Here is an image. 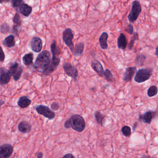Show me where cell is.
Instances as JSON below:
<instances>
[{
	"label": "cell",
	"instance_id": "6da1fadb",
	"mask_svg": "<svg viewBox=\"0 0 158 158\" xmlns=\"http://www.w3.org/2000/svg\"><path fill=\"white\" fill-rule=\"evenodd\" d=\"M50 52L44 50L40 52L37 57L34 63L35 69L40 73L44 74L48 70L51 62Z\"/></svg>",
	"mask_w": 158,
	"mask_h": 158
},
{
	"label": "cell",
	"instance_id": "7a4b0ae2",
	"mask_svg": "<svg viewBox=\"0 0 158 158\" xmlns=\"http://www.w3.org/2000/svg\"><path fill=\"white\" fill-rule=\"evenodd\" d=\"M66 128H72L77 132H83L85 128V122L84 118L79 114L72 115L64 123Z\"/></svg>",
	"mask_w": 158,
	"mask_h": 158
},
{
	"label": "cell",
	"instance_id": "3957f363",
	"mask_svg": "<svg viewBox=\"0 0 158 158\" xmlns=\"http://www.w3.org/2000/svg\"><path fill=\"white\" fill-rule=\"evenodd\" d=\"M152 74L151 68H141L136 72L134 80L138 83H141L149 80Z\"/></svg>",
	"mask_w": 158,
	"mask_h": 158
},
{
	"label": "cell",
	"instance_id": "277c9868",
	"mask_svg": "<svg viewBox=\"0 0 158 158\" xmlns=\"http://www.w3.org/2000/svg\"><path fill=\"white\" fill-rule=\"evenodd\" d=\"M142 10L141 4L138 1H135L132 3L131 10L127 16L130 23H134L137 21Z\"/></svg>",
	"mask_w": 158,
	"mask_h": 158
},
{
	"label": "cell",
	"instance_id": "5b68a950",
	"mask_svg": "<svg viewBox=\"0 0 158 158\" xmlns=\"http://www.w3.org/2000/svg\"><path fill=\"white\" fill-rule=\"evenodd\" d=\"M62 38L65 45L69 47L70 50L72 52H73L74 46L73 40L74 38V35L71 28H66L64 31H63L62 34Z\"/></svg>",
	"mask_w": 158,
	"mask_h": 158
},
{
	"label": "cell",
	"instance_id": "8992f818",
	"mask_svg": "<svg viewBox=\"0 0 158 158\" xmlns=\"http://www.w3.org/2000/svg\"><path fill=\"white\" fill-rule=\"evenodd\" d=\"M36 110L39 114L43 115L49 120H52L55 118V113L45 105H38L36 107Z\"/></svg>",
	"mask_w": 158,
	"mask_h": 158
},
{
	"label": "cell",
	"instance_id": "52a82bcc",
	"mask_svg": "<svg viewBox=\"0 0 158 158\" xmlns=\"http://www.w3.org/2000/svg\"><path fill=\"white\" fill-rule=\"evenodd\" d=\"M9 70L13 77L15 81H18L21 78L23 73V68L18 63L15 62L11 64Z\"/></svg>",
	"mask_w": 158,
	"mask_h": 158
},
{
	"label": "cell",
	"instance_id": "ba28073f",
	"mask_svg": "<svg viewBox=\"0 0 158 158\" xmlns=\"http://www.w3.org/2000/svg\"><path fill=\"white\" fill-rule=\"evenodd\" d=\"M63 68L68 76L73 77L75 80L78 76V72L77 68L70 63H65L63 65Z\"/></svg>",
	"mask_w": 158,
	"mask_h": 158
},
{
	"label": "cell",
	"instance_id": "9c48e42d",
	"mask_svg": "<svg viewBox=\"0 0 158 158\" xmlns=\"http://www.w3.org/2000/svg\"><path fill=\"white\" fill-rule=\"evenodd\" d=\"M13 152V147L10 144H4L0 147V158H10Z\"/></svg>",
	"mask_w": 158,
	"mask_h": 158
},
{
	"label": "cell",
	"instance_id": "30bf717a",
	"mask_svg": "<svg viewBox=\"0 0 158 158\" xmlns=\"http://www.w3.org/2000/svg\"><path fill=\"white\" fill-rule=\"evenodd\" d=\"M157 114V112L155 111L149 110L145 112L144 114H140L139 116V120L144 123L150 124L152 119L155 118Z\"/></svg>",
	"mask_w": 158,
	"mask_h": 158
},
{
	"label": "cell",
	"instance_id": "8fae6325",
	"mask_svg": "<svg viewBox=\"0 0 158 158\" xmlns=\"http://www.w3.org/2000/svg\"><path fill=\"white\" fill-rule=\"evenodd\" d=\"M30 46L34 52H40L43 48L42 40L39 37L33 38L30 40Z\"/></svg>",
	"mask_w": 158,
	"mask_h": 158
},
{
	"label": "cell",
	"instance_id": "7c38bea8",
	"mask_svg": "<svg viewBox=\"0 0 158 158\" xmlns=\"http://www.w3.org/2000/svg\"><path fill=\"white\" fill-rule=\"evenodd\" d=\"M0 83L1 85L8 84L10 81L12 75L9 70L5 69L4 67H1L0 69Z\"/></svg>",
	"mask_w": 158,
	"mask_h": 158
},
{
	"label": "cell",
	"instance_id": "4fadbf2b",
	"mask_svg": "<svg viewBox=\"0 0 158 158\" xmlns=\"http://www.w3.org/2000/svg\"><path fill=\"white\" fill-rule=\"evenodd\" d=\"M60 63V59L59 57L52 56V59L51 60V62L48 68V70L46 73H44V74L46 75H48L56 71Z\"/></svg>",
	"mask_w": 158,
	"mask_h": 158
},
{
	"label": "cell",
	"instance_id": "5bb4252c",
	"mask_svg": "<svg viewBox=\"0 0 158 158\" xmlns=\"http://www.w3.org/2000/svg\"><path fill=\"white\" fill-rule=\"evenodd\" d=\"M136 72L137 68L135 66L127 67L123 76V80L126 82H131Z\"/></svg>",
	"mask_w": 158,
	"mask_h": 158
},
{
	"label": "cell",
	"instance_id": "9a60e30c",
	"mask_svg": "<svg viewBox=\"0 0 158 158\" xmlns=\"http://www.w3.org/2000/svg\"><path fill=\"white\" fill-rule=\"evenodd\" d=\"M17 13L23 15L25 17H28L32 13L33 9L31 6L23 2L17 9Z\"/></svg>",
	"mask_w": 158,
	"mask_h": 158
},
{
	"label": "cell",
	"instance_id": "2e32d148",
	"mask_svg": "<svg viewBox=\"0 0 158 158\" xmlns=\"http://www.w3.org/2000/svg\"><path fill=\"white\" fill-rule=\"evenodd\" d=\"M91 66L93 70L98 74L99 76L102 77L104 76V69L101 63L99 61L96 60L92 61Z\"/></svg>",
	"mask_w": 158,
	"mask_h": 158
},
{
	"label": "cell",
	"instance_id": "e0dca14e",
	"mask_svg": "<svg viewBox=\"0 0 158 158\" xmlns=\"http://www.w3.org/2000/svg\"><path fill=\"white\" fill-rule=\"evenodd\" d=\"M117 47L118 48L124 50L127 45L126 37L123 33H121L117 39Z\"/></svg>",
	"mask_w": 158,
	"mask_h": 158
},
{
	"label": "cell",
	"instance_id": "ac0fdd59",
	"mask_svg": "<svg viewBox=\"0 0 158 158\" xmlns=\"http://www.w3.org/2000/svg\"><path fill=\"white\" fill-rule=\"evenodd\" d=\"M32 101L26 96L20 97L17 101V104L21 109H26L30 106Z\"/></svg>",
	"mask_w": 158,
	"mask_h": 158
},
{
	"label": "cell",
	"instance_id": "d6986e66",
	"mask_svg": "<svg viewBox=\"0 0 158 158\" xmlns=\"http://www.w3.org/2000/svg\"><path fill=\"white\" fill-rule=\"evenodd\" d=\"M18 130L20 132L24 134L28 133L30 132L32 128L31 125L27 122V121H23L19 124L18 126Z\"/></svg>",
	"mask_w": 158,
	"mask_h": 158
},
{
	"label": "cell",
	"instance_id": "ffe728a7",
	"mask_svg": "<svg viewBox=\"0 0 158 158\" xmlns=\"http://www.w3.org/2000/svg\"><path fill=\"white\" fill-rule=\"evenodd\" d=\"M2 43L4 46L8 48H12L15 47L16 41L14 35H11L8 36L2 41Z\"/></svg>",
	"mask_w": 158,
	"mask_h": 158
},
{
	"label": "cell",
	"instance_id": "44dd1931",
	"mask_svg": "<svg viewBox=\"0 0 158 158\" xmlns=\"http://www.w3.org/2000/svg\"><path fill=\"white\" fill-rule=\"evenodd\" d=\"M108 33L106 32H103L101 35L99 39L100 45L102 49H107L108 48V44H107V40H108Z\"/></svg>",
	"mask_w": 158,
	"mask_h": 158
},
{
	"label": "cell",
	"instance_id": "7402d4cb",
	"mask_svg": "<svg viewBox=\"0 0 158 158\" xmlns=\"http://www.w3.org/2000/svg\"><path fill=\"white\" fill-rule=\"evenodd\" d=\"M51 52L52 56H55V57H58V56L60 55L61 53V51L57 45L56 40H53L51 45Z\"/></svg>",
	"mask_w": 158,
	"mask_h": 158
},
{
	"label": "cell",
	"instance_id": "603a6c76",
	"mask_svg": "<svg viewBox=\"0 0 158 158\" xmlns=\"http://www.w3.org/2000/svg\"><path fill=\"white\" fill-rule=\"evenodd\" d=\"M34 59V54L32 52H29L24 55L23 58V63L26 66H29L33 63Z\"/></svg>",
	"mask_w": 158,
	"mask_h": 158
},
{
	"label": "cell",
	"instance_id": "cb8c5ba5",
	"mask_svg": "<svg viewBox=\"0 0 158 158\" xmlns=\"http://www.w3.org/2000/svg\"><path fill=\"white\" fill-rule=\"evenodd\" d=\"M85 48V45L83 42H79L75 45L74 49L73 54L74 56L77 57L82 55Z\"/></svg>",
	"mask_w": 158,
	"mask_h": 158
},
{
	"label": "cell",
	"instance_id": "d4e9b609",
	"mask_svg": "<svg viewBox=\"0 0 158 158\" xmlns=\"http://www.w3.org/2000/svg\"><path fill=\"white\" fill-rule=\"evenodd\" d=\"M94 116L96 122L98 124L100 125L101 126H103V121L105 119V116L102 114L101 113L98 111H97L94 113Z\"/></svg>",
	"mask_w": 158,
	"mask_h": 158
},
{
	"label": "cell",
	"instance_id": "484cf974",
	"mask_svg": "<svg viewBox=\"0 0 158 158\" xmlns=\"http://www.w3.org/2000/svg\"><path fill=\"white\" fill-rule=\"evenodd\" d=\"M146 60V56L143 54H139L136 56L135 62L137 65L142 66L144 64V62Z\"/></svg>",
	"mask_w": 158,
	"mask_h": 158
},
{
	"label": "cell",
	"instance_id": "4316f807",
	"mask_svg": "<svg viewBox=\"0 0 158 158\" xmlns=\"http://www.w3.org/2000/svg\"><path fill=\"white\" fill-rule=\"evenodd\" d=\"M139 40L138 34L137 32H135L133 34V36L131 37V40L130 42L128 43L127 48L128 50H132L134 46V43L135 40Z\"/></svg>",
	"mask_w": 158,
	"mask_h": 158
},
{
	"label": "cell",
	"instance_id": "83f0119b",
	"mask_svg": "<svg viewBox=\"0 0 158 158\" xmlns=\"http://www.w3.org/2000/svg\"><path fill=\"white\" fill-rule=\"evenodd\" d=\"M158 92V89L156 86L152 85L149 88L147 92V94L149 97H153L156 96Z\"/></svg>",
	"mask_w": 158,
	"mask_h": 158
},
{
	"label": "cell",
	"instance_id": "f1b7e54d",
	"mask_svg": "<svg viewBox=\"0 0 158 158\" xmlns=\"http://www.w3.org/2000/svg\"><path fill=\"white\" fill-rule=\"evenodd\" d=\"M104 77L105 79L107 80L108 82H112L114 81V78L111 72L109 69H106L104 71Z\"/></svg>",
	"mask_w": 158,
	"mask_h": 158
},
{
	"label": "cell",
	"instance_id": "f546056e",
	"mask_svg": "<svg viewBox=\"0 0 158 158\" xmlns=\"http://www.w3.org/2000/svg\"><path fill=\"white\" fill-rule=\"evenodd\" d=\"M0 30H1V33L2 34H8V33L10 32V27L7 23H4L2 24L1 25Z\"/></svg>",
	"mask_w": 158,
	"mask_h": 158
},
{
	"label": "cell",
	"instance_id": "4dcf8cb0",
	"mask_svg": "<svg viewBox=\"0 0 158 158\" xmlns=\"http://www.w3.org/2000/svg\"><path fill=\"white\" fill-rule=\"evenodd\" d=\"M122 132L125 136L129 137L131 135V127L128 126H125L122 128Z\"/></svg>",
	"mask_w": 158,
	"mask_h": 158
},
{
	"label": "cell",
	"instance_id": "1f68e13d",
	"mask_svg": "<svg viewBox=\"0 0 158 158\" xmlns=\"http://www.w3.org/2000/svg\"><path fill=\"white\" fill-rule=\"evenodd\" d=\"M13 22L16 25H21L22 20H21V16L18 13H16L14 16Z\"/></svg>",
	"mask_w": 158,
	"mask_h": 158
},
{
	"label": "cell",
	"instance_id": "d6a6232c",
	"mask_svg": "<svg viewBox=\"0 0 158 158\" xmlns=\"http://www.w3.org/2000/svg\"><path fill=\"white\" fill-rule=\"evenodd\" d=\"M125 32L129 34L130 35H133L134 34V27L131 24H128L127 27L125 28Z\"/></svg>",
	"mask_w": 158,
	"mask_h": 158
},
{
	"label": "cell",
	"instance_id": "836d02e7",
	"mask_svg": "<svg viewBox=\"0 0 158 158\" xmlns=\"http://www.w3.org/2000/svg\"><path fill=\"white\" fill-rule=\"evenodd\" d=\"M24 2L23 1L21 0H18V1H11L12 5L13 7L15 8H19Z\"/></svg>",
	"mask_w": 158,
	"mask_h": 158
},
{
	"label": "cell",
	"instance_id": "e575fe53",
	"mask_svg": "<svg viewBox=\"0 0 158 158\" xmlns=\"http://www.w3.org/2000/svg\"><path fill=\"white\" fill-rule=\"evenodd\" d=\"M51 108L53 110H58L60 109V105L57 102H53L51 105Z\"/></svg>",
	"mask_w": 158,
	"mask_h": 158
},
{
	"label": "cell",
	"instance_id": "d590c367",
	"mask_svg": "<svg viewBox=\"0 0 158 158\" xmlns=\"http://www.w3.org/2000/svg\"><path fill=\"white\" fill-rule=\"evenodd\" d=\"M1 54H0V55H1V56H0V61L1 62H3L5 60V55L2 48H1Z\"/></svg>",
	"mask_w": 158,
	"mask_h": 158
},
{
	"label": "cell",
	"instance_id": "8d00e7d4",
	"mask_svg": "<svg viewBox=\"0 0 158 158\" xmlns=\"http://www.w3.org/2000/svg\"><path fill=\"white\" fill-rule=\"evenodd\" d=\"M61 158H75V157L72 153H67Z\"/></svg>",
	"mask_w": 158,
	"mask_h": 158
},
{
	"label": "cell",
	"instance_id": "74e56055",
	"mask_svg": "<svg viewBox=\"0 0 158 158\" xmlns=\"http://www.w3.org/2000/svg\"><path fill=\"white\" fill-rule=\"evenodd\" d=\"M43 154L42 152H39L37 153V158H43Z\"/></svg>",
	"mask_w": 158,
	"mask_h": 158
},
{
	"label": "cell",
	"instance_id": "f35d334b",
	"mask_svg": "<svg viewBox=\"0 0 158 158\" xmlns=\"http://www.w3.org/2000/svg\"><path fill=\"white\" fill-rule=\"evenodd\" d=\"M140 158H151V157H150V156H148V155H143V156H142V157H141Z\"/></svg>",
	"mask_w": 158,
	"mask_h": 158
},
{
	"label": "cell",
	"instance_id": "ab89813d",
	"mask_svg": "<svg viewBox=\"0 0 158 158\" xmlns=\"http://www.w3.org/2000/svg\"><path fill=\"white\" fill-rule=\"evenodd\" d=\"M155 55L158 58V47L156 48V51H155Z\"/></svg>",
	"mask_w": 158,
	"mask_h": 158
},
{
	"label": "cell",
	"instance_id": "60d3db41",
	"mask_svg": "<svg viewBox=\"0 0 158 158\" xmlns=\"http://www.w3.org/2000/svg\"><path fill=\"white\" fill-rule=\"evenodd\" d=\"M4 101H2V100H1V105H2V104H4Z\"/></svg>",
	"mask_w": 158,
	"mask_h": 158
}]
</instances>
